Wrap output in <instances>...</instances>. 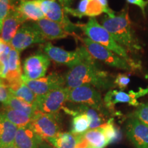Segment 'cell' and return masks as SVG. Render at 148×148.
Returning a JSON list of instances; mask_svg holds the SVG:
<instances>
[{
    "mask_svg": "<svg viewBox=\"0 0 148 148\" xmlns=\"http://www.w3.org/2000/svg\"><path fill=\"white\" fill-rule=\"evenodd\" d=\"M80 140V135H74L71 132H60L47 140L56 148H75Z\"/></svg>",
    "mask_w": 148,
    "mask_h": 148,
    "instance_id": "7402d4cb",
    "label": "cell"
},
{
    "mask_svg": "<svg viewBox=\"0 0 148 148\" xmlns=\"http://www.w3.org/2000/svg\"><path fill=\"white\" fill-rule=\"evenodd\" d=\"M42 49L50 60L57 64L69 66L70 69L84 61L94 59L84 45L78 47L74 51H66L47 42Z\"/></svg>",
    "mask_w": 148,
    "mask_h": 148,
    "instance_id": "277c9868",
    "label": "cell"
},
{
    "mask_svg": "<svg viewBox=\"0 0 148 148\" xmlns=\"http://www.w3.org/2000/svg\"><path fill=\"white\" fill-rule=\"evenodd\" d=\"M130 82V78L129 75L125 73H119L114 79V86H117L121 90H124L127 87Z\"/></svg>",
    "mask_w": 148,
    "mask_h": 148,
    "instance_id": "f1b7e54d",
    "label": "cell"
},
{
    "mask_svg": "<svg viewBox=\"0 0 148 148\" xmlns=\"http://www.w3.org/2000/svg\"><path fill=\"white\" fill-rule=\"evenodd\" d=\"M131 116L148 125V103H140Z\"/></svg>",
    "mask_w": 148,
    "mask_h": 148,
    "instance_id": "83f0119b",
    "label": "cell"
},
{
    "mask_svg": "<svg viewBox=\"0 0 148 148\" xmlns=\"http://www.w3.org/2000/svg\"><path fill=\"white\" fill-rule=\"evenodd\" d=\"M42 142L43 139L29 124L18 127L14 144L17 148H39Z\"/></svg>",
    "mask_w": 148,
    "mask_h": 148,
    "instance_id": "d6986e66",
    "label": "cell"
},
{
    "mask_svg": "<svg viewBox=\"0 0 148 148\" xmlns=\"http://www.w3.org/2000/svg\"><path fill=\"white\" fill-rule=\"evenodd\" d=\"M22 79L36 95H44L51 90L65 86L64 75L56 72L37 79H28L23 75Z\"/></svg>",
    "mask_w": 148,
    "mask_h": 148,
    "instance_id": "7c38bea8",
    "label": "cell"
},
{
    "mask_svg": "<svg viewBox=\"0 0 148 148\" xmlns=\"http://www.w3.org/2000/svg\"><path fill=\"white\" fill-rule=\"evenodd\" d=\"M30 125L42 139L46 140L62 132L61 119L58 113H43L37 111L32 116Z\"/></svg>",
    "mask_w": 148,
    "mask_h": 148,
    "instance_id": "52a82bcc",
    "label": "cell"
},
{
    "mask_svg": "<svg viewBox=\"0 0 148 148\" xmlns=\"http://www.w3.org/2000/svg\"><path fill=\"white\" fill-rule=\"evenodd\" d=\"M147 1H148V0H147Z\"/></svg>",
    "mask_w": 148,
    "mask_h": 148,
    "instance_id": "ab89813d",
    "label": "cell"
},
{
    "mask_svg": "<svg viewBox=\"0 0 148 148\" xmlns=\"http://www.w3.org/2000/svg\"><path fill=\"white\" fill-rule=\"evenodd\" d=\"M27 18L17 10L10 8L3 22L0 34L1 38L7 45H9L19 27L25 23Z\"/></svg>",
    "mask_w": 148,
    "mask_h": 148,
    "instance_id": "2e32d148",
    "label": "cell"
},
{
    "mask_svg": "<svg viewBox=\"0 0 148 148\" xmlns=\"http://www.w3.org/2000/svg\"><path fill=\"white\" fill-rule=\"evenodd\" d=\"M68 14L82 18L84 16L95 17L105 13L110 17L115 15V12L110 7L104 6L99 0H80L77 8H69L66 10Z\"/></svg>",
    "mask_w": 148,
    "mask_h": 148,
    "instance_id": "5bb4252c",
    "label": "cell"
},
{
    "mask_svg": "<svg viewBox=\"0 0 148 148\" xmlns=\"http://www.w3.org/2000/svg\"><path fill=\"white\" fill-rule=\"evenodd\" d=\"M79 39L82 40L84 46L95 60H100L112 67L125 70L127 71H130L134 69V68L129 62L119 55L107 49L106 47L93 42L88 37H84L82 38H79Z\"/></svg>",
    "mask_w": 148,
    "mask_h": 148,
    "instance_id": "8992f818",
    "label": "cell"
},
{
    "mask_svg": "<svg viewBox=\"0 0 148 148\" xmlns=\"http://www.w3.org/2000/svg\"><path fill=\"white\" fill-rule=\"evenodd\" d=\"M39 148H53L52 146H51L50 145H49V144L45 143V142H42L41 143V145H40Z\"/></svg>",
    "mask_w": 148,
    "mask_h": 148,
    "instance_id": "d590c367",
    "label": "cell"
},
{
    "mask_svg": "<svg viewBox=\"0 0 148 148\" xmlns=\"http://www.w3.org/2000/svg\"><path fill=\"white\" fill-rule=\"evenodd\" d=\"M108 144L119 141L121 138V133L114 124L113 119H108L104 124L101 125Z\"/></svg>",
    "mask_w": 148,
    "mask_h": 148,
    "instance_id": "4316f807",
    "label": "cell"
},
{
    "mask_svg": "<svg viewBox=\"0 0 148 148\" xmlns=\"http://www.w3.org/2000/svg\"><path fill=\"white\" fill-rule=\"evenodd\" d=\"M125 134L136 148H148V125L131 116L125 124Z\"/></svg>",
    "mask_w": 148,
    "mask_h": 148,
    "instance_id": "9a60e30c",
    "label": "cell"
},
{
    "mask_svg": "<svg viewBox=\"0 0 148 148\" xmlns=\"http://www.w3.org/2000/svg\"><path fill=\"white\" fill-rule=\"evenodd\" d=\"M12 94L6 86L0 84V102L4 103L8 100Z\"/></svg>",
    "mask_w": 148,
    "mask_h": 148,
    "instance_id": "1f68e13d",
    "label": "cell"
},
{
    "mask_svg": "<svg viewBox=\"0 0 148 148\" xmlns=\"http://www.w3.org/2000/svg\"><path fill=\"white\" fill-rule=\"evenodd\" d=\"M77 26L82 29L89 39L113 51L129 62L134 69H137L138 64L129 56L126 49L122 47L115 41L112 35L100 23H99L95 17H90L86 23H78L77 24Z\"/></svg>",
    "mask_w": 148,
    "mask_h": 148,
    "instance_id": "3957f363",
    "label": "cell"
},
{
    "mask_svg": "<svg viewBox=\"0 0 148 148\" xmlns=\"http://www.w3.org/2000/svg\"><path fill=\"white\" fill-rule=\"evenodd\" d=\"M0 111L9 121L18 127L27 126L32 121V116L22 111L14 110L5 106H3Z\"/></svg>",
    "mask_w": 148,
    "mask_h": 148,
    "instance_id": "44dd1931",
    "label": "cell"
},
{
    "mask_svg": "<svg viewBox=\"0 0 148 148\" xmlns=\"http://www.w3.org/2000/svg\"><path fill=\"white\" fill-rule=\"evenodd\" d=\"M58 2L60 3L61 5H62V6H63L64 5V0H58Z\"/></svg>",
    "mask_w": 148,
    "mask_h": 148,
    "instance_id": "f35d334b",
    "label": "cell"
},
{
    "mask_svg": "<svg viewBox=\"0 0 148 148\" xmlns=\"http://www.w3.org/2000/svg\"><path fill=\"white\" fill-rule=\"evenodd\" d=\"M128 6H125L112 17L105 15L101 25L108 31L115 41L127 51L136 53L142 50V46L133 29L129 17Z\"/></svg>",
    "mask_w": 148,
    "mask_h": 148,
    "instance_id": "7a4b0ae2",
    "label": "cell"
},
{
    "mask_svg": "<svg viewBox=\"0 0 148 148\" xmlns=\"http://www.w3.org/2000/svg\"><path fill=\"white\" fill-rule=\"evenodd\" d=\"M64 78L65 86L69 88L87 85L97 89L106 90L114 86V80L109 73L98 67L95 59L84 61L71 68L64 75Z\"/></svg>",
    "mask_w": 148,
    "mask_h": 148,
    "instance_id": "6da1fadb",
    "label": "cell"
},
{
    "mask_svg": "<svg viewBox=\"0 0 148 148\" xmlns=\"http://www.w3.org/2000/svg\"><path fill=\"white\" fill-rule=\"evenodd\" d=\"M126 1L127 3H130V4H132L138 6L140 9L141 12H143V16H145V8L148 5L147 0V1H145V0H126Z\"/></svg>",
    "mask_w": 148,
    "mask_h": 148,
    "instance_id": "4dcf8cb0",
    "label": "cell"
},
{
    "mask_svg": "<svg viewBox=\"0 0 148 148\" xmlns=\"http://www.w3.org/2000/svg\"><path fill=\"white\" fill-rule=\"evenodd\" d=\"M82 136L85 141L93 148H104L108 145L101 126L89 129Z\"/></svg>",
    "mask_w": 148,
    "mask_h": 148,
    "instance_id": "603a6c76",
    "label": "cell"
},
{
    "mask_svg": "<svg viewBox=\"0 0 148 148\" xmlns=\"http://www.w3.org/2000/svg\"><path fill=\"white\" fill-rule=\"evenodd\" d=\"M3 65L2 62L0 60V78H1L3 76Z\"/></svg>",
    "mask_w": 148,
    "mask_h": 148,
    "instance_id": "8d00e7d4",
    "label": "cell"
},
{
    "mask_svg": "<svg viewBox=\"0 0 148 148\" xmlns=\"http://www.w3.org/2000/svg\"><path fill=\"white\" fill-rule=\"evenodd\" d=\"M67 101L86 105L99 110L105 115L108 113V109L105 106L100 92L93 86L84 85L72 88H69Z\"/></svg>",
    "mask_w": 148,
    "mask_h": 148,
    "instance_id": "5b68a950",
    "label": "cell"
},
{
    "mask_svg": "<svg viewBox=\"0 0 148 148\" xmlns=\"http://www.w3.org/2000/svg\"><path fill=\"white\" fill-rule=\"evenodd\" d=\"M90 129L89 117L84 113H78L72 120L71 133L74 135H81Z\"/></svg>",
    "mask_w": 148,
    "mask_h": 148,
    "instance_id": "484cf974",
    "label": "cell"
},
{
    "mask_svg": "<svg viewBox=\"0 0 148 148\" xmlns=\"http://www.w3.org/2000/svg\"><path fill=\"white\" fill-rule=\"evenodd\" d=\"M51 60L45 53H36L23 61V76L28 79H37L45 76Z\"/></svg>",
    "mask_w": 148,
    "mask_h": 148,
    "instance_id": "8fae6325",
    "label": "cell"
},
{
    "mask_svg": "<svg viewBox=\"0 0 148 148\" xmlns=\"http://www.w3.org/2000/svg\"><path fill=\"white\" fill-rule=\"evenodd\" d=\"M33 23L38 28L45 40L62 39L70 35L62 25L47 18L34 21Z\"/></svg>",
    "mask_w": 148,
    "mask_h": 148,
    "instance_id": "e0dca14e",
    "label": "cell"
},
{
    "mask_svg": "<svg viewBox=\"0 0 148 148\" xmlns=\"http://www.w3.org/2000/svg\"><path fill=\"white\" fill-rule=\"evenodd\" d=\"M148 94V88H139L138 91L130 90L125 92L122 90H110L106 92L103 97V102L108 110H113L117 103H128L132 106L138 107L140 103L138 98Z\"/></svg>",
    "mask_w": 148,
    "mask_h": 148,
    "instance_id": "4fadbf2b",
    "label": "cell"
},
{
    "mask_svg": "<svg viewBox=\"0 0 148 148\" xmlns=\"http://www.w3.org/2000/svg\"><path fill=\"white\" fill-rule=\"evenodd\" d=\"M3 105L10 108L14 109V110L22 111L32 116H34L37 112L32 104H30L23 99L14 97L13 95H11L8 100L5 103H3Z\"/></svg>",
    "mask_w": 148,
    "mask_h": 148,
    "instance_id": "d4e9b609",
    "label": "cell"
},
{
    "mask_svg": "<svg viewBox=\"0 0 148 148\" xmlns=\"http://www.w3.org/2000/svg\"><path fill=\"white\" fill-rule=\"evenodd\" d=\"M75 148H93V147H92L89 144H88L86 141H85L84 138H82V134H81L80 140H79V143H77V145Z\"/></svg>",
    "mask_w": 148,
    "mask_h": 148,
    "instance_id": "d6a6232c",
    "label": "cell"
},
{
    "mask_svg": "<svg viewBox=\"0 0 148 148\" xmlns=\"http://www.w3.org/2000/svg\"><path fill=\"white\" fill-rule=\"evenodd\" d=\"M45 41L46 40L34 23H23L18 29L9 45L21 53L31 45L44 43Z\"/></svg>",
    "mask_w": 148,
    "mask_h": 148,
    "instance_id": "30bf717a",
    "label": "cell"
},
{
    "mask_svg": "<svg viewBox=\"0 0 148 148\" xmlns=\"http://www.w3.org/2000/svg\"><path fill=\"white\" fill-rule=\"evenodd\" d=\"M41 9L45 18L62 25L70 35L75 36L77 24L70 21L64 7L58 0H35Z\"/></svg>",
    "mask_w": 148,
    "mask_h": 148,
    "instance_id": "9c48e42d",
    "label": "cell"
},
{
    "mask_svg": "<svg viewBox=\"0 0 148 148\" xmlns=\"http://www.w3.org/2000/svg\"><path fill=\"white\" fill-rule=\"evenodd\" d=\"M0 148H17V147H16L14 144H12V145H9L0 146Z\"/></svg>",
    "mask_w": 148,
    "mask_h": 148,
    "instance_id": "74e56055",
    "label": "cell"
},
{
    "mask_svg": "<svg viewBox=\"0 0 148 148\" xmlns=\"http://www.w3.org/2000/svg\"><path fill=\"white\" fill-rule=\"evenodd\" d=\"M8 88L10 90L12 95L14 96V97L23 99L26 102L32 105L35 102L37 95L23 82V80L21 82L13 85V86Z\"/></svg>",
    "mask_w": 148,
    "mask_h": 148,
    "instance_id": "cb8c5ba5",
    "label": "cell"
},
{
    "mask_svg": "<svg viewBox=\"0 0 148 148\" xmlns=\"http://www.w3.org/2000/svg\"><path fill=\"white\" fill-rule=\"evenodd\" d=\"M10 8L17 10L27 20L37 21L45 18L35 0H10Z\"/></svg>",
    "mask_w": 148,
    "mask_h": 148,
    "instance_id": "ac0fdd59",
    "label": "cell"
},
{
    "mask_svg": "<svg viewBox=\"0 0 148 148\" xmlns=\"http://www.w3.org/2000/svg\"><path fill=\"white\" fill-rule=\"evenodd\" d=\"M10 0H0V34L2 28L3 22L10 10Z\"/></svg>",
    "mask_w": 148,
    "mask_h": 148,
    "instance_id": "f546056e",
    "label": "cell"
},
{
    "mask_svg": "<svg viewBox=\"0 0 148 148\" xmlns=\"http://www.w3.org/2000/svg\"><path fill=\"white\" fill-rule=\"evenodd\" d=\"M18 127L7 119L0 111V146L14 144Z\"/></svg>",
    "mask_w": 148,
    "mask_h": 148,
    "instance_id": "ffe728a7",
    "label": "cell"
},
{
    "mask_svg": "<svg viewBox=\"0 0 148 148\" xmlns=\"http://www.w3.org/2000/svg\"><path fill=\"white\" fill-rule=\"evenodd\" d=\"M7 44L1 39V38L0 37V56L3 54V53L5 51V48H6Z\"/></svg>",
    "mask_w": 148,
    "mask_h": 148,
    "instance_id": "836d02e7",
    "label": "cell"
},
{
    "mask_svg": "<svg viewBox=\"0 0 148 148\" xmlns=\"http://www.w3.org/2000/svg\"><path fill=\"white\" fill-rule=\"evenodd\" d=\"M73 0H64V8H71V5L73 3Z\"/></svg>",
    "mask_w": 148,
    "mask_h": 148,
    "instance_id": "e575fe53",
    "label": "cell"
},
{
    "mask_svg": "<svg viewBox=\"0 0 148 148\" xmlns=\"http://www.w3.org/2000/svg\"><path fill=\"white\" fill-rule=\"evenodd\" d=\"M69 88L64 86L41 95H37L33 104L36 111L43 113H58L67 101Z\"/></svg>",
    "mask_w": 148,
    "mask_h": 148,
    "instance_id": "ba28073f",
    "label": "cell"
}]
</instances>
